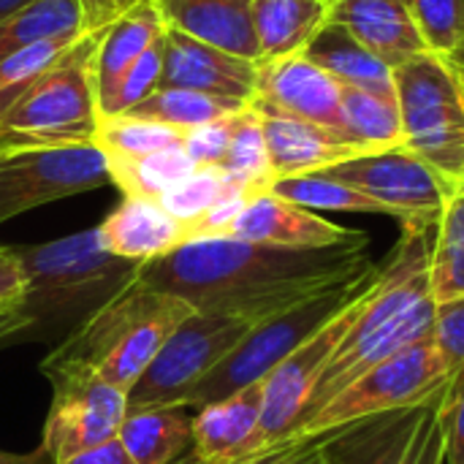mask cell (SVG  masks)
Here are the masks:
<instances>
[{"mask_svg": "<svg viewBox=\"0 0 464 464\" xmlns=\"http://www.w3.org/2000/svg\"><path fill=\"white\" fill-rule=\"evenodd\" d=\"M370 242L288 250L234 237L190 239L163 258L139 266V283L185 299L196 313L261 324L294 304L348 283L367 269Z\"/></svg>", "mask_w": 464, "mask_h": 464, "instance_id": "6da1fadb", "label": "cell"}, {"mask_svg": "<svg viewBox=\"0 0 464 464\" xmlns=\"http://www.w3.org/2000/svg\"><path fill=\"white\" fill-rule=\"evenodd\" d=\"M14 250L27 280L19 302L33 324L27 340L57 345L120 291L136 283L141 266L109 253L101 245L98 228Z\"/></svg>", "mask_w": 464, "mask_h": 464, "instance_id": "7a4b0ae2", "label": "cell"}, {"mask_svg": "<svg viewBox=\"0 0 464 464\" xmlns=\"http://www.w3.org/2000/svg\"><path fill=\"white\" fill-rule=\"evenodd\" d=\"M193 313L185 299L136 280L65 337L46 362L87 367L111 386L130 392L163 343Z\"/></svg>", "mask_w": 464, "mask_h": 464, "instance_id": "3957f363", "label": "cell"}, {"mask_svg": "<svg viewBox=\"0 0 464 464\" xmlns=\"http://www.w3.org/2000/svg\"><path fill=\"white\" fill-rule=\"evenodd\" d=\"M101 35L84 33L0 114V152L71 147L95 139L101 122L95 49Z\"/></svg>", "mask_w": 464, "mask_h": 464, "instance_id": "277c9868", "label": "cell"}, {"mask_svg": "<svg viewBox=\"0 0 464 464\" xmlns=\"http://www.w3.org/2000/svg\"><path fill=\"white\" fill-rule=\"evenodd\" d=\"M402 147L432 166L451 188L464 179L462 68L435 52L394 65Z\"/></svg>", "mask_w": 464, "mask_h": 464, "instance_id": "5b68a950", "label": "cell"}, {"mask_svg": "<svg viewBox=\"0 0 464 464\" xmlns=\"http://www.w3.org/2000/svg\"><path fill=\"white\" fill-rule=\"evenodd\" d=\"M375 269L378 264H372V269H367L364 275L348 283L332 285L324 294H315L294 304L291 310L256 324L239 340V345L190 392V397L185 400V408L198 411L204 405H212L237 394L245 386L266 381V375L277 364H283L302 343H307L315 332H321L334 315H340L372 283Z\"/></svg>", "mask_w": 464, "mask_h": 464, "instance_id": "8992f818", "label": "cell"}, {"mask_svg": "<svg viewBox=\"0 0 464 464\" xmlns=\"http://www.w3.org/2000/svg\"><path fill=\"white\" fill-rule=\"evenodd\" d=\"M451 378L446 359L427 337L345 386L288 438H318L375 416L424 408L446 392Z\"/></svg>", "mask_w": 464, "mask_h": 464, "instance_id": "52a82bcc", "label": "cell"}, {"mask_svg": "<svg viewBox=\"0 0 464 464\" xmlns=\"http://www.w3.org/2000/svg\"><path fill=\"white\" fill-rule=\"evenodd\" d=\"M41 372L52 383V405L41 435V449L52 464L117 440L128 416V392L76 364L44 359Z\"/></svg>", "mask_w": 464, "mask_h": 464, "instance_id": "ba28073f", "label": "cell"}, {"mask_svg": "<svg viewBox=\"0 0 464 464\" xmlns=\"http://www.w3.org/2000/svg\"><path fill=\"white\" fill-rule=\"evenodd\" d=\"M253 326L256 324L245 318L193 313L174 329L139 383L128 392V408H185L190 392L239 345Z\"/></svg>", "mask_w": 464, "mask_h": 464, "instance_id": "9c48e42d", "label": "cell"}, {"mask_svg": "<svg viewBox=\"0 0 464 464\" xmlns=\"http://www.w3.org/2000/svg\"><path fill=\"white\" fill-rule=\"evenodd\" d=\"M111 182L103 152L90 144L0 152V226L35 207Z\"/></svg>", "mask_w": 464, "mask_h": 464, "instance_id": "30bf717a", "label": "cell"}, {"mask_svg": "<svg viewBox=\"0 0 464 464\" xmlns=\"http://www.w3.org/2000/svg\"><path fill=\"white\" fill-rule=\"evenodd\" d=\"M345 182L348 188L383 204L400 226L427 223L435 226L449 193L454 190L432 166L408 152L405 147L370 152L315 171Z\"/></svg>", "mask_w": 464, "mask_h": 464, "instance_id": "8fae6325", "label": "cell"}, {"mask_svg": "<svg viewBox=\"0 0 464 464\" xmlns=\"http://www.w3.org/2000/svg\"><path fill=\"white\" fill-rule=\"evenodd\" d=\"M375 277H378V269H375ZM375 277H372V283H375ZM372 283L340 315H334L321 332H315L307 343H302L283 364H277L266 375L261 430H258L261 449H269L291 435V430L313 392L315 378L321 375V370L326 367V362L332 359V353L337 351V345L343 343V337L359 318Z\"/></svg>", "mask_w": 464, "mask_h": 464, "instance_id": "7c38bea8", "label": "cell"}, {"mask_svg": "<svg viewBox=\"0 0 464 464\" xmlns=\"http://www.w3.org/2000/svg\"><path fill=\"white\" fill-rule=\"evenodd\" d=\"M250 103L345 133L343 84L302 52L258 63V84Z\"/></svg>", "mask_w": 464, "mask_h": 464, "instance_id": "4fadbf2b", "label": "cell"}, {"mask_svg": "<svg viewBox=\"0 0 464 464\" xmlns=\"http://www.w3.org/2000/svg\"><path fill=\"white\" fill-rule=\"evenodd\" d=\"M228 237L253 245L288 247V250H324V247L370 242L364 231L337 226L315 215L313 209H304L299 204L275 196L272 190L253 196L242 207Z\"/></svg>", "mask_w": 464, "mask_h": 464, "instance_id": "5bb4252c", "label": "cell"}, {"mask_svg": "<svg viewBox=\"0 0 464 464\" xmlns=\"http://www.w3.org/2000/svg\"><path fill=\"white\" fill-rule=\"evenodd\" d=\"M256 84L258 63L228 54L174 27H166L160 87H179L250 103L256 95Z\"/></svg>", "mask_w": 464, "mask_h": 464, "instance_id": "9a60e30c", "label": "cell"}, {"mask_svg": "<svg viewBox=\"0 0 464 464\" xmlns=\"http://www.w3.org/2000/svg\"><path fill=\"white\" fill-rule=\"evenodd\" d=\"M253 109L261 114V128H264L269 166H272L275 179L315 174L337 163H345L351 158L375 152L340 130H332L307 120H296L280 111H269L258 106Z\"/></svg>", "mask_w": 464, "mask_h": 464, "instance_id": "2e32d148", "label": "cell"}, {"mask_svg": "<svg viewBox=\"0 0 464 464\" xmlns=\"http://www.w3.org/2000/svg\"><path fill=\"white\" fill-rule=\"evenodd\" d=\"M264 381L239 389L237 394L204 405L193 416V443L185 464H231L253 457L261 449Z\"/></svg>", "mask_w": 464, "mask_h": 464, "instance_id": "e0dca14e", "label": "cell"}, {"mask_svg": "<svg viewBox=\"0 0 464 464\" xmlns=\"http://www.w3.org/2000/svg\"><path fill=\"white\" fill-rule=\"evenodd\" d=\"M166 27L218 46L228 54L261 63L253 27V0H155Z\"/></svg>", "mask_w": 464, "mask_h": 464, "instance_id": "ac0fdd59", "label": "cell"}, {"mask_svg": "<svg viewBox=\"0 0 464 464\" xmlns=\"http://www.w3.org/2000/svg\"><path fill=\"white\" fill-rule=\"evenodd\" d=\"M98 228L101 245L128 261L147 264L169 256L171 250L190 242L188 226L171 218L158 201L150 198H122V204L109 212Z\"/></svg>", "mask_w": 464, "mask_h": 464, "instance_id": "d6986e66", "label": "cell"}, {"mask_svg": "<svg viewBox=\"0 0 464 464\" xmlns=\"http://www.w3.org/2000/svg\"><path fill=\"white\" fill-rule=\"evenodd\" d=\"M163 33H166V22L155 0L136 3L128 14H122L114 24L103 30L95 49V90H98L101 120L109 117L125 73L158 38H163Z\"/></svg>", "mask_w": 464, "mask_h": 464, "instance_id": "ffe728a7", "label": "cell"}, {"mask_svg": "<svg viewBox=\"0 0 464 464\" xmlns=\"http://www.w3.org/2000/svg\"><path fill=\"white\" fill-rule=\"evenodd\" d=\"M329 22L348 27L362 44L392 65L430 52L405 0H329Z\"/></svg>", "mask_w": 464, "mask_h": 464, "instance_id": "44dd1931", "label": "cell"}, {"mask_svg": "<svg viewBox=\"0 0 464 464\" xmlns=\"http://www.w3.org/2000/svg\"><path fill=\"white\" fill-rule=\"evenodd\" d=\"M427 408V405H424ZM424 408L375 416L329 432L326 454L332 464H402L411 454Z\"/></svg>", "mask_w": 464, "mask_h": 464, "instance_id": "7402d4cb", "label": "cell"}, {"mask_svg": "<svg viewBox=\"0 0 464 464\" xmlns=\"http://www.w3.org/2000/svg\"><path fill=\"white\" fill-rule=\"evenodd\" d=\"M302 54L332 73L343 87L394 98V65L375 54L367 44H362L340 22H326Z\"/></svg>", "mask_w": 464, "mask_h": 464, "instance_id": "603a6c76", "label": "cell"}, {"mask_svg": "<svg viewBox=\"0 0 464 464\" xmlns=\"http://www.w3.org/2000/svg\"><path fill=\"white\" fill-rule=\"evenodd\" d=\"M188 411L179 405L128 408L117 440L136 464H171L193 443V416Z\"/></svg>", "mask_w": 464, "mask_h": 464, "instance_id": "cb8c5ba5", "label": "cell"}, {"mask_svg": "<svg viewBox=\"0 0 464 464\" xmlns=\"http://www.w3.org/2000/svg\"><path fill=\"white\" fill-rule=\"evenodd\" d=\"M329 0H253L261 63L304 52L329 22Z\"/></svg>", "mask_w": 464, "mask_h": 464, "instance_id": "d4e9b609", "label": "cell"}, {"mask_svg": "<svg viewBox=\"0 0 464 464\" xmlns=\"http://www.w3.org/2000/svg\"><path fill=\"white\" fill-rule=\"evenodd\" d=\"M430 294L435 304L464 299V179L449 193L435 223Z\"/></svg>", "mask_w": 464, "mask_h": 464, "instance_id": "484cf974", "label": "cell"}, {"mask_svg": "<svg viewBox=\"0 0 464 464\" xmlns=\"http://www.w3.org/2000/svg\"><path fill=\"white\" fill-rule=\"evenodd\" d=\"M84 35L76 0H33L0 22V63L33 44Z\"/></svg>", "mask_w": 464, "mask_h": 464, "instance_id": "4316f807", "label": "cell"}, {"mask_svg": "<svg viewBox=\"0 0 464 464\" xmlns=\"http://www.w3.org/2000/svg\"><path fill=\"white\" fill-rule=\"evenodd\" d=\"M245 106L247 101H237V98H220V95H207V92H193V90H179V87H158L144 101L130 106L125 114L163 122L188 133L207 122L237 114Z\"/></svg>", "mask_w": 464, "mask_h": 464, "instance_id": "83f0119b", "label": "cell"}, {"mask_svg": "<svg viewBox=\"0 0 464 464\" xmlns=\"http://www.w3.org/2000/svg\"><path fill=\"white\" fill-rule=\"evenodd\" d=\"M92 144L103 152L106 163L111 160H139L171 147L185 144V130L152 122V120H139L130 114H117L106 117L98 122Z\"/></svg>", "mask_w": 464, "mask_h": 464, "instance_id": "f1b7e54d", "label": "cell"}, {"mask_svg": "<svg viewBox=\"0 0 464 464\" xmlns=\"http://www.w3.org/2000/svg\"><path fill=\"white\" fill-rule=\"evenodd\" d=\"M111 182L128 196V198H150L158 201L166 190H171L177 182L190 177L198 166L190 160L185 147H171L139 160H111L106 163Z\"/></svg>", "mask_w": 464, "mask_h": 464, "instance_id": "f546056e", "label": "cell"}, {"mask_svg": "<svg viewBox=\"0 0 464 464\" xmlns=\"http://www.w3.org/2000/svg\"><path fill=\"white\" fill-rule=\"evenodd\" d=\"M343 120L345 133L375 152L402 147V120L394 98L343 87Z\"/></svg>", "mask_w": 464, "mask_h": 464, "instance_id": "4dcf8cb0", "label": "cell"}, {"mask_svg": "<svg viewBox=\"0 0 464 464\" xmlns=\"http://www.w3.org/2000/svg\"><path fill=\"white\" fill-rule=\"evenodd\" d=\"M275 196L299 204L304 209H334V212H359V215H389V209L370 196L348 188L340 179H332L326 174H299V177H283L275 179L269 188Z\"/></svg>", "mask_w": 464, "mask_h": 464, "instance_id": "1f68e13d", "label": "cell"}, {"mask_svg": "<svg viewBox=\"0 0 464 464\" xmlns=\"http://www.w3.org/2000/svg\"><path fill=\"white\" fill-rule=\"evenodd\" d=\"M218 169H223L234 182L250 188L253 193H266L272 188L275 177H272V166H269L261 114L250 103H247V109L239 111L228 152Z\"/></svg>", "mask_w": 464, "mask_h": 464, "instance_id": "d6a6232c", "label": "cell"}, {"mask_svg": "<svg viewBox=\"0 0 464 464\" xmlns=\"http://www.w3.org/2000/svg\"><path fill=\"white\" fill-rule=\"evenodd\" d=\"M237 190H245L250 196H258L253 193L250 188L234 182L223 169L218 166H198L190 177H185L182 182H177L171 190H166L158 204L171 215L177 218L179 223L190 226L193 220H198L201 215H207L215 204H220L226 196L237 193ZM190 234V231H188Z\"/></svg>", "mask_w": 464, "mask_h": 464, "instance_id": "836d02e7", "label": "cell"}, {"mask_svg": "<svg viewBox=\"0 0 464 464\" xmlns=\"http://www.w3.org/2000/svg\"><path fill=\"white\" fill-rule=\"evenodd\" d=\"M424 46L451 57L464 38V0H405Z\"/></svg>", "mask_w": 464, "mask_h": 464, "instance_id": "e575fe53", "label": "cell"}, {"mask_svg": "<svg viewBox=\"0 0 464 464\" xmlns=\"http://www.w3.org/2000/svg\"><path fill=\"white\" fill-rule=\"evenodd\" d=\"M76 38H52V41H41V44H33L11 57H5L0 63V114L22 95V90L38 76L44 73L57 57H63L76 41Z\"/></svg>", "mask_w": 464, "mask_h": 464, "instance_id": "d590c367", "label": "cell"}, {"mask_svg": "<svg viewBox=\"0 0 464 464\" xmlns=\"http://www.w3.org/2000/svg\"><path fill=\"white\" fill-rule=\"evenodd\" d=\"M160 76H163V38H158L136 63L133 68L125 73V79L120 82L117 98L111 103L109 117L125 114L130 106H136L139 101H144L150 92H155L160 87ZM106 120V117H103Z\"/></svg>", "mask_w": 464, "mask_h": 464, "instance_id": "8d00e7d4", "label": "cell"}, {"mask_svg": "<svg viewBox=\"0 0 464 464\" xmlns=\"http://www.w3.org/2000/svg\"><path fill=\"white\" fill-rule=\"evenodd\" d=\"M237 117H239V111L185 133L182 147H185V152L190 155V160L196 166H220L223 163V158L228 152V144H231V136H234V128H237Z\"/></svg>", "mask_w": 464, "mask_h": 464, "instance_id": "74e56055", "label": "cell"}, {"mask_svg": "<svg viewBox=\"0 0 464 464\" xmlns=\"http://www.w3.org/2000/svg\"><path fill=\"white\" fill-rule=\"evenodd\" d=\"M432 343L446 359L451 375L464 372V299L435 307Z\"/></svg>", "mask_w": 464, "mask_h": 464, "instance_id": "f35d334b", "label": "cell"}, {"mask_svg": "<svg viewBox=\"0 0 464 464\" xmlns=\"http://www.w3.org/2000/svg\"><path fill=\"white\" fill-rule=\"evenodd\" d=\"M438 416L443 427L446 464H464V372H457L449 381Z\"/></svg>", "mask_w": 464, "mask_h": 464, "instance_id": "ab89813d", "label": "cell"}, {"mask_svg": "<svg viewBox=\"0 0 464 464\" xmlns=\"http://www.w3.org/2000/svg\"><path fill=\"white\" fill-rule=\"evenodd\" d=\"M443 397V394H440ZM440 397L424 408V416L419 421L411 454L402 464H446V446H443V427H440Z\"/></svg>", "mask_w": 464, "mask_h": 464, "instance_id": "60d3db41", "label": "cell"}, {"mask_svg": "<svg viewBox=\"0 0 464 464\" xmlns=\"http://www.w3.org/2000/svg\"><path fill=\"white\" fill-rule=\"evenodd\" d=\"M82 11V27L84 33H103L109 24H114L122 14H128L141 0H76Z\"/></svg>", "mask_w": 464, "mask_h": 464, "instance_id": "b9f144b4", "label": "cell"}, {"mask_svg": "<svg viewBox=\"0 0 464 464\" xmlns=\"http://www.w3.org/2000/svg\"><path fill=\"white\" fill-rule=\"evenodd\" d=\"M24 269L14 247H0V310L14 307L24 296Z\"/></svg>", "mask_w": 464, "mask_h": 464, "instance_id": "7bdbcfd3", "label": "cell"}, {"mask_svg": "<svg viewBox=\"0 0 464 464\" xmlns=\"http://www.w3.org/2000/svg\"><path fill=\"white\" fill-rule=\"evenodd\" d=\"M30 318L22 313L19 304L14 307H3L0 310V351L8 348V345H16V343H27V334H30Z\"/></svg>", "mask_w": 464, "mask_h": 464, "instance_id": "ee69618b", "label": "cell"}, {"mask_svg": "<svg viewBox=\"0 0 464 464\" xmlns=\"http://www.w3.org/2000/svg\"><path fill=\"white\" fill-rule=\"evenodd\" d=\"M63 464H136L130 459V454L122 449L120 440H109L103 446H95L90 451H82L71 459H65Z\"/></svg>", "mask_w": 464, "mask_h": 464, "instance_id": "f6af8a7d", "label": "cell"}, {"mask_svg": "<svg viewBox=\"0 0 464 464\" xmlns=\"http://www.w3.org/2000/svg\"><path fill=\"white\" fill-rule=\"evenodd\" d=\"M0 464H52V459L44 454V449L30 451V454H11V451H0Z\"/></svg>", "mask_w": 464, "mask_h": 464, "instance_id": "bcb514c9", "label": "cell"}, {"mask_svg": "<svg viewBox=\"0 0 464 464\" xmlns=\"http://www.w3.org/2000/svg\"><path fill=\"white\" fill-rule=\"evenodd\" d=\"M27 3H33V0H0V22H3L5 16L16 14V11H22Z\"/></svg>", "mask_w": 464, "mask_h": 464, "instance_id": "7dc6e473", "label": "cell"}, {"mask_svg": "<svg viewBox=\"0 0 464 464\" xmlns=\"http://www.w3.org/2000/svg\"><path fill=\"white\" fill-rule=\"evenodd\" d=\"M449 60H454L457 65H462V68H464V38H462V44H459V49H457V52H454V54H451Z\"/></svg>", "mask_w": 464, "mask_h": 464, "instance_id": "c3c4849f", "label": "cell"}, {"mask_svg": "<svg viewBox=\"0 0 464 464\" xmlns=\"http://www.w3.org/2000/svg\"><path fill=\"white\" fill-rule=\"evenodd\" d=\"M459 68H462V65H459ZM462 76H464V68H462Z\"/></svg>", "mask_w": 464, "mask_h": 464, "instance_id": "681fc988", "label": "cell"}]
</instances>
